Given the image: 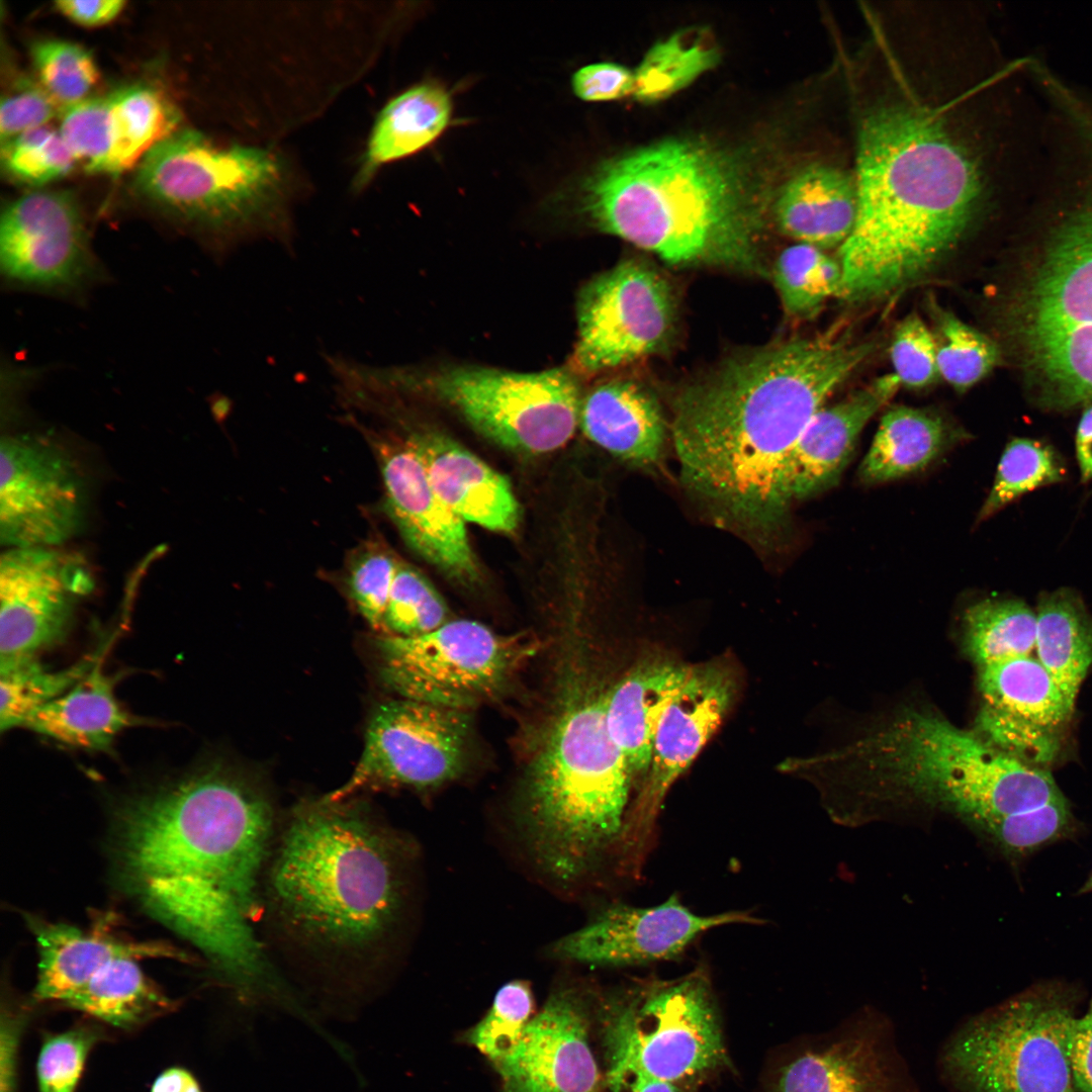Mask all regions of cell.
<instances>
[{
	"label": "cell",
	"mask_w": 1092,
	"mask_h": 1092,
	"mask_svg": "<svg viewBox=\"0 0 1092 1092\" xmlns=\"http://www.w3.org/2000/svg\"><path fill=\"white\" fill-rule=\"evenodd\" d=\"M738 923L761 922L743 911L700 915L672 895L649 907H608L586 925L558 939L552 953L560 960L595 966H641L673 960L706 931Z\"/></svg>",
	"instance_id": "44dd1931"
},
{
	"label": "cell",
	"mask_w": 1092,
	"mask_h": 1092,
	"mask_svg": "<svg viewBox=\"0 0 1092 1092\" xmlns=\"http://www.w3.org/2000/svg\"><path fill=\"white\" fill-rule=\"evenodd\" d=\"M676 320L667 279L639 260L596 276L577 299L575 367L595 373L664 351Z\"/></svg>",
	"instance_id": "5bb4252c"
},
{
	"label": "cell",
	"mask_w": 1092,
	"mask_h": 1092,
	"mask_svg": "<svg viewBox=\"0 0 1092 1092\" xmlns=\"http://www.w3.org/2000/svg\"><path fill=\"white\" fill-rule=\"evenodd\" d=\"M150 1092H202L191 1073L182 1068H170L154 1081Z\"/></svg>",
	"instance_id": "6f0895ef"
},
{
	"label": "cell",
	"mask_w": 1092,
	"mask_h": 1092,
	"mask_svg": "<svg viewBox=\"0 0 1092 1092\" xmlns=\"http://www.w3.org/2000/svg\"><path fill=\"white\" fill-rule=\"evenodd\" d=\"M935 326L938 374L959 391L983 379L997 362L994 343L961 318L929 304Z\"/></svg>",
	"instance_id": "60d3db41"
},
{
	"label": "cell",
	"mask_w": 1092,
	"mask_h": 1092,
	"mask_svg": "<svg viewBox=\"0 0 1092 1092\" xmlns=\"http://www.w3.org/2000/svg\"><path fill=\"white\" fill-rule=\"evenodd\" d=\"M76 160L59 130L47 125L1 144L6 174L27 185H43L67 175Z\"/></svg>",
	"instance_id": "ee69618b"
},
{
	"label": "cell",
	"mask_w": 1092,
	"mask_h": 1092,
	"mask_svg": "<svg viewBox=\"0 0 1092 1092\" xmlns=\"http://www.w3.org/2000/svg\"><path fill=\"white\" fill-rule=\"evenodd\" d=\"M857 214L839 248V297L866 302L929 274L970 224L981 195L977 165L925 108L891 103L862 118Z\"/></svg>",
	"instance_id": "3957f363"
},
{
	"label": "cell",
	"mask_w": 1092,
	"mask_h": 1092,
	"mask_svg": "<svg viewBox=\"0 0 1092 1092\" xmlns=\"http://www.w3.org/2000/svg\"><path fill=\"white\" fill-rule=\"evenodd\" d=\"M576 989L554 992L518 1042L493 1062L504 1092H598L590 1013Z\"/></svg>",
	"instance_id": "603a6c76"
},
{
	"label": "cell",
	"mask_w": 1092,
	"mask_h": 1092,
	"mask_svg": "<svg viewBox=\"0 0 1092 1092\" xmlns=\"http://www.w3.org/2000/svg\"><path fill=\"white\" fill-rule=\"evenodd\" d=\"M281 178L266 150L178 129L143 159L134 186L161 209L228 240L277 229Z\"/></svg>",
	"instance_id": "9c48e42d"
},
{
	"label": "cell",
	"mask_w": 1092,
	"mask_h": 1092,
	"mask_svg": "<svg viewBox=\"0 0 1092 1092\" xmlns=\"http://www.w3.org/2000/svg\"><path fill=\"white\" fill-rule=\"evenodd\" d=\"M607 1092H679L676 1085L627 1064L608 1063Z\"/></svg>",
	"instance_id": "db71d44e"
},
{
	"label": "cell",
	"mask_w": 1092,
	"mask_h": 1092,
	"mask_svg": "<svg viewBox=\"0 0 1092 1092\" xmlns=\"http://www.w3.org/2000/svg\"><path fill=\"white\" fill-rule=\"evenodd\" d=\"M1082 893L1092 892V873L1084 886L1081 888Z\"/></svg>",
	"instance_id": "91938a15"
},
{
	"label": "cell",
	"mask_w": 1092,
	"mask_h": 1092,
	"mask_svg": "<svg viewBox=\"0 0 1092 1092\" xmlns=\"http://www.w3.org/2000/svg\"><path fill=\"white\" fill-rule=\"evenodd\" d=\"M178 122L159 90L133 84L63 109L59 131L87 172L118 175L140 165Z\"/></svg>",
	"instance_id": "7402d4cb"
},
{
	"label": "cell",
	"mask_w": 1092,
	"mask_h": 1092,
	"mask_svg": "<svg viewBox=\"0 0 1092 1092\" xmlns=\"http://www.w3.org/2000/svg\"><path fill=\"white\" fill-rule=\"evenodd\" d=\"M978 674L975 731L1003 752L1045 768L1074 713L1048 670L1027 656L979 667Z\"/></svg>",
	"instance_id": "ffe728a7"
},
{
	"label": "cell",
	"mask_w": 1092,
	"mask_h": 1092,
	"mask_svg": "<svg viewBox=\"0 0 1092 1092\" xmlns=\"http://www.w3.org/2000/svg\"><path fill=\"white\" fill-rule=\"evenodd\" d=\"M691 665L647 655L606 691L605 720L633 779L645 776L658 722Z\"/></svg>",
	"instance_id": "83f0119b"
},
{
	"label": "cell",
	"mask_w": 1092,
	"mask_h": 1092,
	"mask_svg": "<svg viewBox=\"0 0 1092 1092\" xmlns=\"http://www.w3.org/2000/svg\"><path fill=\"white\" fill-rule=\"evenodd\" d=\"M899 386L894 373L886 374L813 416L789 459L786 484L791 503L811 497L837 482L862 428Z\"/></svg>",
	"instance_id": "d4e9b609"
},
{
	"label": "cell",
	"mask_w": 1092,
	"mask_h": 1092,
	"mask_svg": "<svg viewBox=\"0 0 1092 1092\" xmlns=\"http://www.w3.org/2000/svg\"><path fill=\"white\" fill-rule=\"evenodd\" d=\"M876 350L832 328L727 359L672 404L680 480L721 521L768 543L792 505L791 453L825 399Z\"/></svg>",
	"instance_id": "7a4b0ae2"
},
{
	"label": "cell",
	"mask_w": 1092,
	"mask_h": 1092,
	"mask_svg": "<svg viewBox=\"0 0 1092 1092\" xmlns=\"http://www.w3.org/2000/svg\"><path fill=\"white\" fill-rule=\"evenodd\" d=\"M384 390L423 386L454 407L480 434L524 453L563 446L579 420V389L564 369L521 373L461 366L421 377L411 371L377 367Z\"/></svg>",
	"instance_id": "8fae6325"
},
{
	"label": "cell",
	"mask_w": 1092,
	"mask_h": 1092,
	"mask_svg": "<svg viewBox=\"0 0 1092 1092\" xmlns=\"http://www.w3.org/2000/svg\"><path fill=\"white\" fill-rule=\"evenodd\" d=\"M0 469L3 545L49 547L80 530L85 486L74 462L59 446L36 436L3 437Z\"/></svg>",
	"instance_id": "2e32d148"
},
{
	"label": "cell",
	"mask_w": 1092,
	"mask_h": 1092,
	"mask_svg": "<svg viewBox=\"0 0 1092 1092\" xmlns=\"http://www.w3.org/2000/svg\"><path fill=\"white\" fill-rule=\"evenodd\" d=\"M599 1011L607 1064L631 1065L676 1086L729 1065L703 969L612 994Z\"/></svg>",
	"instance_id": "30bf717a"
},
{
	"label": "cell",
	"mask_w": 1092,
	"mask_h": 1092,
	"mask_svg": "<svg viewBox=\"0 0 1092 1092\" xmlns=\"http://www.w3.org/2000/svg\"><path fill=\"white\" fill-rule=\"evenodd\" d=\"M1035 615L1036 658L1074 711L1080 687L1092 666V617L1070 589L1043 594Z\"/></svg>",
	"instance_id": "1f68e13d"
},
{
	"label": "cell",
	"mask_w": 1092,
	"mask_h": 1092,
	"mask_svg": "<svg viewBox=\"0 0 1092 1092\" xmlns=\"http://www.w3.org/2000/svg\"><path fill=\"white\" fill-rule=\"evenodd\" d=\"M103 659L71 690L33 712L23 727L66 746L106 752L122 731L147 724L119 703L114 690L120 676L105 673Z\"/></svg>",
	"instance_id": "4dcf8cb0"
},
{
	"label": "cell",
	"mask_w": 1092,
	"mask_h": 1092,
	"mask_svg": "<svg viewBox=\"0 0 1092 1092\" xmlns=\"http://www.w3.org/2000/svg\"><path fill=\"white\" fill-rule=\"evenodd\" d=\"M375 445L385 510L405 543L452 577L475 579L477 564L464 521L436 493L413 445L380 439Z\"/></svg>",
	"instance_id": "cb8c5ba5"
},
{
	"label": "cell",
	"mask_w": 1092,
	"mask_h": 1092,
	"mask_svg": "<svg viewBox=\"0 0 1092 1092\" xmlns=\"http://www.w3.org/2000/svg\"><path fill=\"white\" fill-rule=\"evenodd\" d=\"M138 962L129 957L109 961L63 1004L126 1029L170 1011L173 1003L145 976Z\"/></svg>",
	"instance_id": "e575fe53"
},
{
	"label": "cell",
	"mask_w": 1092,
	"mask_h": 1092,
	"mask_svg": "<svg viewBox=\"0 0 1092 1092\" xmlns=\"http://www.w3.org/2000/svg\"><path fill=\"white\" fill-rule=\"evenodd\" d=\"M598 230L678 267L763 272L766 204L732 155L666 140L601 164L581 185Z\"/></svg>",
	"instance_id": "277c9868"
},
{
	"label": "cell",
	"mask_w": 1092,
	"mask_h": 1092,
	"mask_svg": "<svg viewBox=\"0 0 1092 1092\" xmlns=\"http://www.w3.org/2000/svg\"><path fill=\"white\" fill-rule=\"evenodd\" d=\"M56 8L73 22L87 27L112 21L123 9V0H61Z\"/></svg>",
	"instance_id": "11a10c76"
},
{
	"label": "cell",
	"mask_w": 1092,
	"mask_h": 1092,
	"mask_svg": "<svg viewBox=\"0 0 1092 1092\" xmlns=\"http://www.w3.org/2000/svg\"><path fill=\"white\" fill-rule=\"evenodd\" d=\"M719 60L704 32L684 30L656 42L634 72V96L654 102L685 88Z\"/></svg>",
	"instance_id": "74e56055"
},
{
	"label": "cell",
	"mask_w": 1092,
	"mask_h": 1092,
	"mask_svg": "<svg viewBox=\"0 0 1092 1092\" xmlns=\"http://www.w3.org/2000/svg\"><path fill=\"white\" fill-rule=\"evenodd\" d=\"M1074 820L1066 799L1008 816L986 833L1010 856H1022L1051 842L1067 837Z\"/></svg>",
	"instance_id": "bcb514c9"
},
{
	"label": "cell",
	"mask_w": 1092,
	"mask_h": 1092,
	"mask_svg": "<svg viewBox=\"0 0 1092 1092\" xmlns=\"http://www.w3.org/2000/svg\"><path fill=\"white\" fill-rule=\"evenodd\" d=\"M1076 457L1082 481L1092 479V405L1084 411L1078 425Z\"/></svg>",
	"instance_id": "9f6ffc18"
},
{
	"label": "cell",
	"mask_w": 1092,
	"mask_h": 1092,
	"mask_svg": "<svg viewBox=\"0 0 1092 1092\" xmlns=\"http://www.w3.org/2000/svg\"><path fill=\"white\" fill-rule=\"evenodd\" d=\"M0 266L11 282L49 291L81 288L98 275L77 202L64 191H34L4 208Z\"/></svg>",
	"instance_id": "e0dca14e"
},
{
	"label": "cell",
	"mask_w": 1092,
	"mask_h": 1092,
	"mask_svg": "<svg viewBox=\"0 0 1092 1092\" xmlns=\"http://www.w3.org/2000/svg\"><path fill=\"white\" fill-rule=\"evenodd\" d=\"M578 423L589 440L630 465L654 467L664 453L661 406L637 382L612 380L592 389L580 403Z\"/></svg>",
	"instance_id": "f1b7e54d"
},
{
	"label": "cell",
	"mask_w": 1092,
	"mask_h": 1092,
	"mask_svg": "<svg viewBox=\"0 0 1092 1092\" xmlns=\"http://www.w3.org/2000/svg\"><path fill=\"white\" fill-rule=\"evenodd\" d=\"M31 57L40 87L61 111L88 98L98 81L93 57L77 43L40 40L32 46Z\"/></svg>",
	"instance_id": "b9f144b4"
},
{
	"label": "cell",
	"mask_w": 1092,
	"mask_h": 1092,
	"mask_svg": "<svg viewBox=\"0 0 1092 1092\" xmlns=\"http://www.w3.org/2000/svg\"><path fill=\"white\" fill-rule=\"evenodd\" d=\"M606 691L563 705L534 754L524 790L527 836L542 868L561 883L619 848L633 777L605 720Z\"/></svg>",
	"instance_id": "8992f818"
},
{
	"label": "cell",
	"mask_w": 1092,
	"mask_h": 1092,
	"mask_svg": "<svg viewBox=\"0 0 1092 1092\" xmlns=\"http://www.w3.org/2000/svg\"><path fill=\"white\" fill-rule=\"evenodd\" d=\"M1 1035H2V1040H1V1043H2V1059L6 1062V1067L5 1068L7 1070L6 1075L2 1074V1076L7 1077V1082L2 1084V1086H4L6 1084L7 1085V1090L5 1092H11V1090H10L11 1081L10 1080L12 1078L14 1052H15L16 1038H17V1035H18V1024H17V1022L14 1019L10 1018V1017H8L6 1019H3L2 1020V1032H1Z\"/></svg>",
	"instance_id": "680465c9"
},
{
	"label": "cell",
	"mask_w": 1092,
	"mask_h": 1092,
	"mask_svg": "<svg viewBox=\"0 0 1092 1092\" xmlns=\"http://www.w3.org/2000/svg\"><path fill=\"white\" fill-rule=\"evenodd\" d=\"M1065 1054L1076 1091L1092 1092V995L1085 1014L1066 1026Z\"/></svg>",
	"instance_id": "f5cc1de1"
},
{
	"label": "cell",
	"mask_w": 1092,
	"mask_h": 1092,
	"mask_svg": "<svg viewBox=\"0 0 1092 1092\" xmlns=\"http://www.w3.org/2000/svg\"><path fill=\"white\" fill-rule=\"evenodd\" d=\"M1065 477L1066 468L1053 447L1037 440L1013 439L1003 451L978 520H986L1021 495Z\"/></svg>",
	"instance_id": "ab89813d"
},
{
	"label": "cell",
	"mask_w": 1092,
	"mask_h": 1092,
	"mask_svg": "<svg viewBox=\"0 0 1092 1092\" xmlns=\"http://www.w3.org/2000/svg\"><path fill=\"white\" fill-rule=\"evenodd\" d=\"M408 441L436 493L463 521L499 532L517 527L518 502L502 474L439 433L415 434Z\"/></svg>",
	"instance_id": "484cf974"
},
{
	"label": "cell",
	"mask_w": 1092,
	"mask_h": 1092,
	"mask_svg": "<svg viewBox=\"0 0 1092 1092\" xmlns=\"http://www.w3.org/2000/svg\"><path fill=\"white\" fill-rule=\"evenodd\" d=\"M468 712L404 698L379 705L350 779L324 797L341 801L364 790H428L455 780L469 760Z\"/></svg>",
	"instance_id": "4fadbf2b"
},
{
	"label": "cell",
	"mask_w": 1092,
	"mask_h": 1092,
	"mask_svg": "<svg viewBox=\"0 0 1092 1092\" xmlns=\"http://www.w3.org/2000/svg\"><path fill=\"white\" fill-rule=\"evenodd\" d=\"M953 437V430L934 413L892 407L881 421L859 477L867 483H881L915 473L943 453Z\"/></svg>",
	"instance_id": "836d02e7"
},
{
	"label": "cell",
	"mask_w": 1092,
	"mask_h": 1092,
	"mask_svg": "<svg viewBox=\"0 0 1092 1092\" xmlns=\"http://www.w3.org/2000/svg\"><path fill=\"white\" fill-rule=\"evenodd\" d=\"M396 836L363 807L327 800L292 812L267 874V896L289 932L337 959L372 954L401 908Z\"/></svg>",
	"instance_id": "5b68a950"
},
{
	"label": "cell",
	"mask_w": 1092,
	"mask_h": 1092,
	"mask_svg": "<svg viewBox=\"0 0 1092 1092\" xmlns=\"http://www.w3.org/2000/svg\"><path fill=\"white\" fill-rule=\"evenodd\" d=\"M572 89L585 101L619 99L633 93L634 72L615 63L587 65L574 73Z\"/></svg>",
	"instance_id": "816d5d0a"
},
{
	"label": "cell",
	"mask_w": 1092,
	"mask_h": 1092,
	"mask_svg": "<svg viewBox=\"0 0 1092 1092\" xmlns=\"http://www.w3.org/2000/svg\"><path fill=\"white\" fill-rule=\"evenodd\" d=\"M533 1012L529 984L511 981L498 989L484 1017L466 1034L467 1041L493 1063L518 1042Z\"/></svg>",
	"instance_id": "f6af8a7d"
},
{
	"label": "cell",
	"mask_w": 1092,
	"mask_h": 1092,
	"mask_svg": "<svg viewBox=\"0 0 1092 1092\" xmlns=\"http://www.w3.org/2000/svg\"><path fill=\"white\" fill-rule=\"evenodd\" d=\"M399 562L380 544H370L351 560L347 585L357 610L376 631L383 618Z\"/></svg>",
	"instance_id": "7dc6e473"
},
{
	"label": "cell",
	"mask_w": 1092,
	"mask_h": 1092,
	"mask_svg": "<svg viewBox=\"0 0 1092 1092\" xmlns=\"http://www.w3.org/2000/svg\"><path fill=\"white\" fill-rule=\"evenodd\" d=\"M771 276L787 315L808 320L838 295L842 272L839 262L823 250L798 243L782 251Z\"/></svg>",
	"instance_id": "f35d334b"
},
{
	"label": "cell",
	"mask_w": 1092,
	"mask_h": 1092,
	"mask_svg": "<svg viewBox=\"0 0 1092 1092\" xmlns=\"http://www.w3.org/2000/svg\"><path fill=\"white\" fill-rule=\"evenodd\" d=\"M97 1033L78 1027L50 1035L36 1064L39 1092H74Z\"/></svg>",
	"instance_id": "c3c4849f"
},
{
	"label": "cell",
	"mask_w": 1092,
	"mask_h": 1092,
	"mask_svg": "<svg viewBox=\"0 0 1092 1092\" xmlns=\"http://www.w3.org/2000/svg\"><path fill=\"white\" fill-rule=\"evenodd\" d=\"M1077 195L1017 312L1030 364L1067 401H1092V159L1065 179Z\"/></svg>",
	"instance_id": "ba28073f"
},
{
	"label": "cell",
	"mask_w": 1092,
	"mask_h": 1092,
	"mask_svg": "<svg viewBox=\"0 0 1092 1092\" xmlns=\"http://www.w3.org/2000/svg\"><path fill=\"white\" fill-rule=\"evenodd\" d=\"M451 114L450 94L433 83L415 86L390 100L373 126L359 179L364 182L381 165L432 144L449 124Z\"/></svg>",
	"instance_id": "d6a6232c"
},
{
	"label": "cell",
	"mask_w": 1092,
	"mask_h": 1092,
	"mask_svg": "<svg viewBox=\"0 0 1092 1092\" xmlns=\"http://www.w3.org/2000/svg\"><path fill=\"white\" fill-rule=\"evenodd\" d=\"M890 356L900 385L923 388L939 375L934 335L917 314H909L898 325Z\"/></svg>",
	"instance_id": "681fc988"
},
{
	"label": "cell",
	"mask_w": 1092,
	"mask_h": 1092,
	"mask_svg": "<svg viewBox=\"0 0 1092 1092\" xmlns=\"http://www.w3.org/2000/svg\"><path fill=\"white\" fill-rule=\"evenodd\" d=\"M772 210L781 232L798 243L839 249L856 219L855 180L831 165L807 166L781 188Z\"/></svg>",
	"instance_id": "f546056e"
},
{
	"label": "cell",
	"mask_w": 1092,
	"mask_h": 1092,
	"mask_svg": "<svg viewBox=\"0 0 1092 1092\" xmlns=\"http://www.w3.org/2000/svg\"><path fill=\"white\" fill-rule=\"evenodd\" d=\"M527 634H499L473 620H449L416 637L375 640L379 674L399 698L469 711L499 695L538 652Z\"/></svg>",
	"instance_id": "7c38bea8"
},
{
	"label": "cell",
	"mask_w": 1092,
	"mask_h": 1092,
	"mask_svg": "<svg viewBox=\"0 0 1092 1092\" xmlns=\"http://www.w3.org/2000/svg\"><path fill=\"white\" fill-rule=\"evenodd\" d=\"M93 582L81 560L49 548H10L0 560V662L36 655L66 636Z\"/></svg>",
	"instance_id": "ac0fdd59"
},
{
	"label": "cell",
	"mask_w": 1092,
	"mask_h": 1092,
	"mask_svg": "<svg viewBox=\"0 0 1092 1092\" xmlns=\"http://www.w3.org/2000/svg\"><path fill=\"white\" fill-rule=\"evenodd\" d=\"M448 608L419 570L399 562L383 618L387 635L416 637L449 621Z\"/></svg>",
	"instance_id": "7bdbcfd3"
},
{
	"label": "cell",
	"mask_w": 1092,
	"mask_h": 1092,
	"mask_svg": "<svg viewBox=\"0 0 1092 1092\" xmlns=\"http://www.w3.org/2000/svg\"><path fill=\"white\" fill-rule=\"evenodd\" d=\"M114 638L104 639L95 650L74 664L51 670L36 658L0 662V729L23 727L40 707L63 696L102 660Z\"/></svg>",
	"instance_id": "d590c367"
},
{
	"label": "cell",
	"mask_w": 1092,
	"mask_h": 1092,
	"mask_svg": "<svg viewBox=\"0 0 1092 1092\" xmlns=\"http://www.w3.org/2000/svg\"><path fill=\"white\" fill-rule=\"evenodd\" d=\"M736 689L735 672L727 662L691 665L658 722L650 763L625 822L618 849L625 866L639 864L668 790L716 732Z\"/></svg>",
	"instance_id": "9a60e30c"
},
{
	"label": "cell",
	"mask_w": 1092,
	"mask_h": 1092,
	"mask_svg": "<svg viewBox=\"0 0 1092 1092\" xmlns=\"http://www.w3.org/2000/svg\"><path fill=\"white\" fill-rule=\"evenodd\" d=\"M1080 993L1043 983L964 1020L937 1057L950 1092H1077L1065 1030Z\"/></svg>",
	"instance_id": "52a82bcc"
},
{
	"label": "cell",
	"mask_w": 1092,
	"mask_h": 1092,
	"mask_svg": "<svg viewBox=\"0 0 1092 1092\" xmlns=\"http://www.w3.org/2000/svg\"><path fill=\"white\" fill-rule=\"evenodd\" d=\"M60 108L40 87L24 84L3 96L0 106L1 144L28 130L47 125Z\"/></svg>",
	"instance_id": "f907efd6"
},
{
	"label": "cell",
	"mask_w": 1092,
	"mask_h": 1092,
	"mask_svg": "<svg viewBox=\"0 0 1092 1092\" xmlns=\"http://www.w3.org/2000/svg\"><path fill=\"white\" fill-rule=\"evenodd\" d=\"M119 825L123 873L143 904L207 954L244 998L273 993L281 979L250 926L274 833L266 794L209 763L134 798Z\"/></svg>",
	"instance_id": "6da1fadb"
},
{
	"label": "cell",
	"mask_w": 1092,
	"mask_h": 1092,
	"mask_svg": "<svg viewBox=\"0 0 1092 1092\" xmlns=\"http://www.w3.org/2000/svg\"><path fill=\"white\" fill-rule=\"evenodd\" d=\"M1035 637V612L1018 600L985 599L963 617L964 648L977 668L1031 656Z\"/></svg>",
	"instance_id": "8d00e7d4"
},
{
	"label": "cell",
	"mask_w": 1092,
	"mask_h": 1092,
	"mask_svg": "<svg viewBox=\"0 0 1092 1092\" xmlns=\"http://www.w3.org/2000/svg\"><path fill=\"white\" fill-rule=\"evenodd\" d=\"M772 1092H919L892 1021L855 1013L799 1051L778 1071Z\"/></svg>",
	"instance_id": "d6986e66"
},
{
	"label": "cell",
	"mask_w": 1092,
	"mask_h": 1092,
	"mask_svg": "<svg viewBox=\"0 0 1092 1092\" xmlns=\"http://www.w3.org/2000/svg\"><path fill=\"white\" fill-rule=\"evenodd\" d=\"M39 962L34 998L66 1002L106 963L118 958L173 959L187 956L163 941H134L109 934L97 926L84 930L65 923L31 919Z\"/></svg>",
	"instance_id": "4316f807"
}]
</instances>
